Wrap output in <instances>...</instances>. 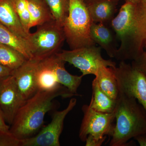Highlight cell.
Returning <instances> with one entry per match:
<instances>
[{
  "instance_id": "1",
  "label": "cell",
  "mask_w": 146,
  "mask_h": 146,
  "mask_svg": "<svg viewBox=\"0 0 146 146\" xmlns=\"http://www.w3.org/2000/svg\"><path fill=\"white\" fill-rule=\"evenodd\" d=\"M110 26L121 42L114 58L133 61L139 57L146 42V5L126 0Z\"/></svg>"
},
{
  "instance_id": "30",
  "label": "cell",
  "mask_w": 146,
  "mask_h": 146,
  "mask_svg": "<svg viewBox=\"0 0 146 146\" xmlns=\"http://www.w3.org/2000/svg\"><path fill=\"white\" fill-rule=\"evenodd\" d=\"M126 1H130L132 2L133 3H138L141 1V0H126Z\"/></svg>"
},
{
  "instance_id": "23",
  "label": "cell",
  "mask_w": 146,
  "mask_h": 146,
  "mask_svg": "<svg viewBox=\"0 0 146 146\" xmlns=\"http://www.w3.org/2000/svg\"><path fill=\"white\" fill-rule=\"evenodd\" d=\"M15 9L21 23L25 31L27 34H30L31 16L27 0H15Z\"/></svg>"
},
{
  "instance_id": "12",
  "label": "cell",
  "mask_w": 146,
  "mask_h": 146,
  "mask_svg": "<svg viewBox=\"0 0 146 146\" xmlns=\"http://www.w3.org/2000/svg\"><path fill=\"white\" fill-rule=\"evenodd\" d=\"M93 23L110 25L115 17L119 0H84Z\"/></svg>"
},
{
  "instance_id": "4",
  "label": "cell",
  "mask_w": 146,
  "mask_h": 146,
  "mask_svg": "<svg viewBox=\"0 0 146 146\" xmlns=\"http://www.w3.org/2000/svg\"><path fill=\"white\" fill-rule=\"evenodd\" d=\"M93 23L84 0H70L63 29L70 50L96 45L91 35Z\"/></svg>"
},
{
  "instance_id": "18",
  "label": "cell",
  "mask_w": 146,
  "mask_h": 146,
  "mask_svg": "<svg viewBox=\"0 0 146 146\" xmlns=\"http://www.w3.org/2000/svg\"><path fill=\"white\" fill-rule=\"evenodd\" d=\"M0 43L16 50L27 60L33 58L28 42L0 23Z\"/></svg>"
},
{
  "instance_id": "5",
  "label": "cell",
  "mask_w": 146,
  "mask_h": 146,
  "mask_svg": "<svg viewBox=\"0 0 146 146\" xmlns=\"http://www.w3.org/2000/svg\"><path fill=\"white\" fill-rule=\"evenodd\" d=\"M37 27L28 39L33 57L42 60L59 52L65 40L63 27L54 20Z\"/></svg>"
},
{
  "instance_id": "20",
  "label": "cell",
  "mask_w": 146,
  "mask_h": 146,
  "mask_svg": "<svg viewBox=\"0 0 146 146\" xmlns=\"http://www.w3.org/2000/svg\"><path fill=\"white\" fill-rule=\"evenodd\" d=\"M31 16L30 28L54 20L44 0H27Z\"/></svg>"
},
{
  "instance_id": "10",
  "label": "cell",
  "mask_w": 146,
  "mask_h": 146,
  "mask_svg": "<svg viewBox=\"0 0 146 146\" xmlns=\"http://www.w3.org/2000/svg\"><path fill=\"white\" fill-rule=\"evenodd\" d=\"M24 104L12 74L0 78V108L10 126L17 111Z\"/></svg>"
},
{
  "instance_id": "25",
  "label": "cell",
  "mask_w": 146,
  "mask_h": 146,
  "mask_svg": "<svg viewBox=\"0 0 146 146\" xmlns=\"http://www.w3.org/2000/svg\"><path fill=\"white\" fill-rule=\"evenodd\" d=\"M131 65L141 71L146 76V42L143 52L135 60H133Z\"/></svg>"
},
{
  "instance_id": "9",
  "label": "cell",
  "mask_w": 146,
  "mask_h": 146,
  "mask_svg": "<svg viewBox=\"0 0 146 146\" xmlns=\"http://www.w3.org/2000/svg\"><path fill=\"white\" fill-rule=\"evenodd\" d=\"M77 100L71 99L67 107L54 112L50 122L36 135L21 140V146H59V138L67 115L76 106Z\"/></svg>"
},
{
  "instance_id": "15",
  "label": "cell",
  "mask_w": 146,
  "mask_h": 146,
  "mask_svg": "<svg viewBox=\"0 0 146 146\" xmlns=\"http://www.w3.org/2000/svg\"><path fill=\"white\" fill-rule=\"evenodd\" d=\"M48 58L58 83L66 87L72 94L80 96L78 94L77 91L81 84L83 76L73 75L68 72L65 68L66 62L56 54L51 56Z\"/></svg>"
},
{
  "instance_id": "14",
  "label": "cell",
  "mask_w": 146,
  "mask_h": 146,
  "mask_svg": "<svg viewBox=\"0 0 146 146\" xmlns=\"http://www.w3.org/2000/svg\"><path fill=\"white\" fill-rule=\"evenodd\" d=\"M15 2V0H0V23L28 42L30 34L27 33L21 23Z\"/></svg>"
},
{
  "instance_id": "28",
  "label": "cell",
  "mask_w": 146,
  "mask_h": 146,
  "mask_svg": "<svg viewBox=\"0 0 146 146\" xmlns=\"http://www.w3.org/2000/svg\"><path fill=\"white\" fill-rule=\"evenodd\" d=\"M13 70L0 64V78L12 74Z\"/></svg>"
},
{
  "instance_id": "7",
  "label": "cell",
  "mask_w": 146,
  "mask_h": 146,
  "mask_svg": "<svg viewBox=\"0 0 146 146\" xmlns=\"http://www.w3.org/2000/svg\"><path fill=\"white\" fill-rule=\"evenodd\" d=\"M119 92L135 98L146 110V76L131 64L120 61L113 68Z\"/></svg>"
},
{
  "instance_id": "2",
  "label": "cell",
  "mask_w": 146,
  "mask_h": 146,
  "mask_svg": "<svg viewBox=\"0 0 146 146\" xmlns=\"http://www.w3.org/2000/svg\"><path fill=\"white\" fill-rule=\"evenodd\" d=\"M74 96L63 85L51 91H37L18 109L10 125V133L21 140L35 136L42 127L45 115L52 109L53 100L58 97Z\"/></svg>"
},
{
  "instance_id": "16",
  "label": "cell",
  "mask_w": 146,
  "mask_h": 146,
  "mask_svg": "<svg viewBox=\"0 0 146 146\" xmlns=\"http://www.w3.org/2000/svg\"><path fill=\"white\" fill-rule=\"evenodd\" d=\"M36 80L38 91H51L62 85L57 81L48 57L40 60L38 63Z\"/></svg>"
},
{
  "instance_id": "8",
  "label": "cell",
  "mask_w": 146,
  "mask_h": 146,
  "mask_svg": "<svg viewBox=\"0 0 146 146\" xmlns=\"http://www.w3.org/2000/svg\"><path fill=\"white\" fill-rule=\"evenodd\" d=\"M83 117L80 129L79 137L84 142L88 135L99 140H106V136H112L115 124V112L103 113L92 109L89 105L82 108Z\"/></svg>"
},
{
  "instance_id": "24",
  "label": "cell",
  "mask_w": 146,
  "mask_h": 146,
  "mask_svg": "<svg viewBox=\"0 0 146 146\" xmlns=\"http://www.w3.org/2000/svg\"><path fill=\"white\" fill-rule=\"evenodd\" d=\"M21 141L10 132L0 131V146H21Z\"/></svg>"
},
{
  "instance_id": "6",
  "label": "cell",
  "mask_w": 146,
  "mask_h": 146,
  "mask_svg": "<svg viewBox=\"0 0 146 146\" xmlns=\"http://www.w3.org/2000/svg\"><path fill=\"white\" fill-rule=\"evenodd\" d=\"M102 49L101 47L94 45L70 50H63L56 54L63 61L78 68L83 76L89 74L95 76L100 66L113 68L117 67L115 62L103 58Z\"/></svg>"
},
{
  "instance_id": "3",
  "label": "cell",
  "mask_w": 146,
  "mask_h": 146,
  "mask_svg": "<svg viewBox=\"0 0 146 146\" xmlns=\"http://www.w3.org/2000/svg\"><path fill=\"white\" fill-rule=\"evenodd\" d=\"M115 113L110 146H127L130 139L146 133V110L135 98L119 92Z\"/></svg>"
},
{
  "instance_id": "11",
  "label": "cell",
  "mask_w": 146,
  "mask_h": 146,
  "mask_svg": "<svg viewBox=\"0 0 146 146\" xmlns=\"http://www.w3.org/2000/svg\"><path fill=\"white\" fill-rule=\"evenodd\" d=\"M42 60L33 57L26 60L21 66L12 72L24 103L38 91L36 80L37 65Z\"/></svg>"
},
{
  "instance_id": "26",
  "label": "cell",
  "mask_w": 146,
  "mask_h": 146,
  "mask_svg": "<svg viewBox=\"0 0 146 146\" xmlns=\"http://www.w3.org/2000/svg\"><path fill=\"white\" fill-rule=\"evenodd\" d=\"M10 126L6 121L4 115L0 108V131L10 132Z\"/></svg>"
},
{
  "instance_id": "27",
  "label": "cell",
  "mask_w": 146,
  "mask_h": 146,
  "mask_svg": "<svg viewBox=\"0 0 146 146\" xmlns=\"http://www.w3.org/2000/svg\"><path fill=\"white\" fill-rule=\"evenodd\" d=\"M105 140H99L94 138L91 135H88L86 138V146H101Z\"/></svg>"
},
{
  "instance_id": "31",
  "label": "cell",
  "mask_w": 146,
  "mask_h": 146,
  "mask_svg": "<svg viewBox=\"0 0 146 146\" xmlns=\"http://www.w3.org/2000/svg\"><path fill=\"white\" fill-rule=\"evenodd\" d=\"M141 1H142L143 3H144L146 5V0H141Z\"/></svg>"
},
{
  "instance_id": "13",
  "label": "cell",
  "mask_w": 146,
  "mask_h": 146,
  "mask_svg": "<svg viewBox=\"0 0 146 146\" xmlns=\"http://www.w3.org/2000/svg\"><path fill=\"white\" fill-rule=\"evenodd\" d=\"M91 35L95 44L105 50L110 57L114 58L117 48V36L110 25L93 23Z\"/></svg>"
},
{
  "instance_id": "19",
  "label": "cell",
  "mask_w": 146,
  "mask_h": 146,
  "mask_svg": "<svg viewBox=\"0 0 146 146\" xmlns=\"http://www.w3.org/2000/svg\"><path fill=\"white\" fill-rule=\"evenodd\" d=\"M92 91L89 107L96 111L103 113L115 112L117 100L112 99L102 91L95 78L92 82Z\"/></svg>"
},
{
  "instance_id": "22",
  "label": "cell",
  "mask_w": 146,
  "mask_h": 146,
  "mask_svg": "<svg viewBox=\"0 0 146 146\" xmlns=\"http://www.w3.org/2000/svg\"><path fill=\"white\" fill-rule=\"evenodd\" d=\"M55 22L63 27L69 13L70 0H44Z\"/></svg>"
},
{
  "instance_id": "21",
  "label": "cell",
  "mask_w": 146,
  "mask_h": 146,
  "mask_svg": "<svg viewBox=\"0 0 146 146\" xmlns=\"http://www.w3.org/2000/svg\"><path fill=\"white\" fill-rule=\"evenodd\" d=\"M27 59L14 49L0 43V64L12 70L21 66Z\"/></svg>"
},
{
  "instance_id": "17",
  "label": "cell",
  "mask_w": 146,
  "mask_h": 146,
  "mask_svg": "<svg viewBox=\"0 0 146 146\" xmlns=\"http://www.w3.org/2000/svg\"><path fill=\"white\" fill-rule=\"evenodd\" d=\"M95 76L102 91L112 99L117 100L119 96V90L112 68L100 66Z\"/></svg>"
},
{
  "instance_id": "29",
  "label": "cell",
  "mask_w": 146,
  "mask_h": 146,
  "mask_svg": "<svg viewBox=\"0 0 146 146\" xmlns=\"http://www.w3.org/2000/svg\"><path fill=\"white\" fill-rule=\"evenodd\" d=\"M141 146H146V133L141 134L134 138Z\"/></svg>"
}]
</instances>
